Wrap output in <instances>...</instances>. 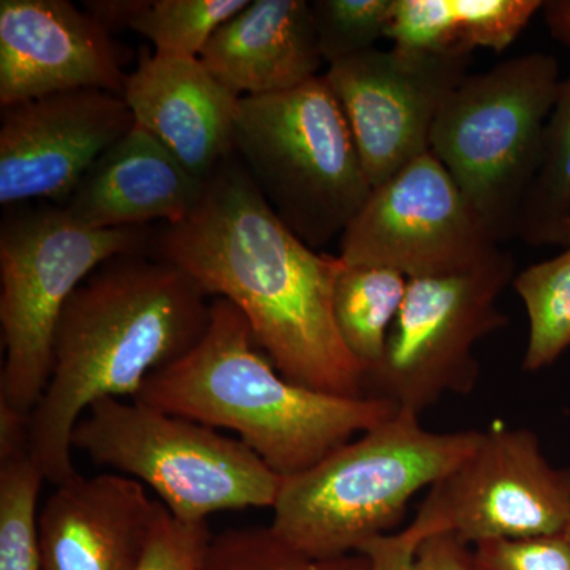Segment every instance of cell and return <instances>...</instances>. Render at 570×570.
<instances>
[{"mask_svg": "<svg viewBox=\"0 0 570 570\" xmlns=\"http://www.w3.org/2000/svg\"><path fill=\"white\" fill-rule=\"evenodd\" d=\"M542 11L551 37L570 48V0H549Z\"/></svg>", "mask_w": 570, "mask_h": 570, "instance_id": "obj_31", "label": "cell"}, {"mask_svg": "<svg viewBox=\"0 0 570 570\" xmlns=\"http://www.w3.org/2000/svg\"><path fill=\"white\" fill-rule=\"evenodd\" d=\"M407 281L384 266L347 264L336 277L333 317L344 346L363 367V374L384 355L390 330L406 296Z\"/></svg>", "mask_w": 570, "mask_h": 570, "instance_id": "obj_20", "label": "cell"}, {"mask_svg": "<svg viewBox=\"0 0 570 570\" xmlns=\"http://www.w3.org/2000/svg\"><path fill=\"white\" fill-rule=\"evenodd\" d=\"M340 246L344 264L384 266L407 279L469 272L502 250L431 151L371 190Z\"/></svg>", "mask_w": 570, "mask_h": 570, "instance_id": "obj_11", "label": "cell"}, {"mask_svg": "<svg viewBox=\"0 0 570 570\" xmlns=\"http://www.w3.org/2000/svg\"><path fill=\"white\" fill-rule=\"evenodd\" d=\"M198 59L236 97L272 96L306 85L324 62L311 2H249L214 32Z\"/></svg>", "mask_w": 570, "mask_h": 570, "instance_id": "obj_18", "label": "cell"}, {"mask_svg": "<svg viewBox=\"0 0 570 570\" xmlns=\"http://www.w3.org/2000/svg\"><path fill=\"white\" fill-rule=\"evenodd\" d=\"M512 285L530 321L523 370L535 373L570 348V246L523 269Z\"/></svg>", "mask_w": 570, "mask_h": 570, "instance_id": "obj_22", "label": "cell"}, {"mask_svg": "<svg viewBox=\"0 0 570 570\" xmlns=\"http://www.w3.org/2000/svg\"><path fill=\"white\" fill-rule=\"evenodd\" d=\"M205 570H367L363 554L313 560L277 538L272 527H243L213 535Z\"/></svg>", "mask_w": 570, "mask_h": 570, "instance_id": "obj_25", "label": "cell"}, {"mask_svg": "<svg viewBox=\"0 0 570 570\" xmlns=\"http://www.w3.org/2000/svg\"><path fill=\"white\" fill-rule=\"evenodd\" d=\"M560 85L558 59L528 52L469 73L434 121L430 151L499 245L515 238Z\"/></svg>", "mask_w": 570, "mask_h": 570, "instance_id": "obj_6", "label": "cell"}, {"mask_svg": "<svg viewBox=\"0 0 570 570\" xmlns=\"http://www.w3.org/2000/svg\"><path fill=\"white\" fill-rule=\"evenodd\" d=\"M472 55L371 48L330 63L324 78L346 115L371 187L430 153L431 132Z\"/></svg>", "mask_w": 570, "mask_h": 570, "instance_id": "obj_12", "label": "cell"}, {"mask_svg": "<svg viewBox=\"0 0 570 570\" xmlns=\"http://www.w3.org/2000/svg\"><path fill=\"white\" fill-rule=\"evenodd\" d=\"M73 449L160 498L184 523L223 510L275 505L283 479L238 439L141 401L105 397L82 415Z\"/></svg>", "mask_w": 570, "mask_h": 570, "instance_id": "obj_7", "label": "cell"}, {"mask_svg": "<svg viewBox=\"0 0 570 570\" xmlns=\"http://www.w3.org/2000/svg\"><path fill=\"white\" fill-rule=\"evenodd\" d=\"M127 77L111 33L67 0L0 2V105L99 89L122 96Z\"/></svg>", "mask_w": 570, "mask_h": 570, "instance_id": "obj_14", "label": "cell"}, {"mask_svg": "<svg viewBox=\"0 0 570 570\" xmlns=\"http://www.w3.org/2000/svg\"><path fill=\"white\" fill-rule=\"evenodd\" d=\"M149 0H89L85 11L108 33L132 29L134 22L146 9Z\"/></svg>", "mask_w": 570, "mask_h": 570, "instance_id": "obj_30", "label": "cell"}, {"mask_svg": "<svg viewBox=\"0 0 570 570\" xmlns=\"http://www.w3.org/2000/svg\"><path fill=\"white\" fill-rule=\"evenodd\" d=\"M557 246H570V212L566 217L564 224H562L560 235H558Z\"/></svg>", "mask_w": 570, "mask_h": 570, "instance_id": "obj_32", "label": "cell"}, {"mask_svg": "<svg viewBox=\"0 0 570 570\" xmlns=\"http://www.w3.org/2000/svg\"><path fill=\"white\" fill-rule=\"evenodd\" d=\"M212 539L206 521L184 523L164 505L138 570H205Z\"/></svg>", "mask_w": 570, "mask_h": 570, "instance_id": "obj_28", "label": "cell"}, {"mask_svg": "<svg viewBox=\"0 0 570 570\" xmlns=\"http://www.w3.org/2000/svg\"><path fill=\"white\" fill-rule=\"evenodd\" d=\"M542 0H395L387 39L393 47L434 55L508 50Z\"/></svg>", "mask_w": 570, "mask_h": 570, "instance_id": "obj_19", "label": "cell"}, {"mask_svg": "<svg viewBox=\"0 0 570 570\" xmlns=\"http://www.w3.org/2000/svg\"><path fill=\"white\" fill-rule=\"evenodd\" d=\"M146 227L94 230L61 206L10 212L0 227V404L29 415L52 367L56 326L73 292L94 269L124 254L146 253Z\"/></svg>", "mask_w": 570, "mask_h": 570, "instance_id": "obj_8", "label": "cell"}, {"mask_svg": "<svg viewBox=\"0 0 570 570\" xmlns=\"http://www.w3.org/2000/svg\"><path fill=\"white\" fill-rule=\"evenodd\" d=\"M472 570H570V540L562 532L478 543L472 550Z\"/></svg>", "mask_w": 570, "mask_h": 570, "instance_id": "obj_29", "label": "cell"}, {"mask_svg": "<svg viewBox=\"0 0 570 570\" xmlns=\"http://www.w3.org/2000/svg\"><path fill=\"white\" fill-rule=\"evenodd\" d=\"M515 277L512 255L455 275L412 277L384 355L363 374V397L422 415L445 395H469L480 367L472 351L504 328L498 298Z\"/></svg>", "mask_w": 570, "mask_h": 570, "instance_id": "obj_9", "label": "cell"}, {"mask_svg": "<svg viewBox=\"0 0 570 570\" xmlns=\"http://www.w3.org/2000/svg\"><path fill=\"white\" fill-rule=\"evenodd\" d=\"M43 482L31 453L0 460V570H41L37 499Z\"/></svg>", "mask_w": 570, "mask_h": 570, "instance_id": "obj_24", "label": "cell"}, {"mask_svg": "<svg viewBox=\"0 0 570 570\" xmlns=\"http://www.w3.org/2000/svg\"><path fill=\"white\" fill-rule=\"evenodd\" d=\"M206 181L190 174L148 130L135 124L94 164L61 206L94 230L178 224L200 204Z\"/></svg>", "mask_w": 570, "mask_h": 570, "instance_id": "obj_17", "label": "cell"}, {"mask_svg": "<svg viewBox=\"0 0 570 570\" xmlns=\"http://www.w3.org/2000/svg\"><path fill=\"white\" fill-rule=\"evenodd\" d=\"M163 502L122 474L75 478L39 513L41 570H138Z\"/></svg>", "mask_w": 570, "mask_h": 570, "instance_id": "obj_15", "label": "cell"}, {"mask_svg": "<svg viewBox=\"0 0 570 570\" xmlns=\"http://www.w3.org/2000/svg\"><path fill=\"white\" fill-rule=\"evenodd\" d=\"M474 547L450 532L420 539L411 530L367 540L356 553L367 570H472Z\"/></svg>", "mask_w": 570, "mask_h": 570, "instance_id": "obj_27", "label": "cell"}, {"mask_svg": "<svg viewBox=\"0 0 570 570\" xmlns=\"http://www.w3.org/2000/svg\"><path fill=\"white\" fill-rule=\"evenodd\" d=\"M409 530L469 543L562 534L570 528V469L554 468L528 428L493 425L428 491Z\"/></svg>", "mask_w": 570, "mask_h": 570, "instance_id": "obj_10", "label": "cell"}, {"mask_svg": "<svg viewBox=\"0 0 570 570\" xmlns=\"http://www.w3.org/2000/svg\"><path fill=\"white\" fill-rule=\"evenodd\" d=\"M151 246L209 298L230 302L287 381L363 397V367L333 317V288L344 262L305 245L236 154L206 181L197 208L181 223L164 224Z\"/></svg>", "mask_w": 570, "mask_h": 570, "instance_id": "obj_1", "label": "cell"}, {"mask_svg": "<svg viewBox=\"0 0 570 570\" xmlns=\"http://www.w3.org/2000/svg\"><path fill=\"white\" fill-rule=\"evenodd\" d=\"M566 535H568L569 540H570V528L568 531H566Z\"/></svg>", "mask_w": 570, "mask_h": 570, "instance_id": "obj_33", "label": "cell"}, {"mask_svg": "<svg viewBox=\"0 0 570 570\" xmlns=\"http://www.w3.org/2000/svg\"><path fill=\"white\" fill-rule=\"evenodd\" d=\"M234 149L281 220L314 250L344 234L373 190L324 75L292 91L239 97Z\"/></svg>", "mask_w": 570, "mask_h": 570, "instance_id": "obj_5", "label": "cell"}, {"mask_svg": "<svg viewBox=\"0 0 570 570\" xmlns=\"http://www.w3.org/2000/svg\"><path fill=\"white\" fill-rule=\"evenodd\" d=\"M135 400L235 431L281 478L316 466L400 412L385 401L330 395L287 381L255 343L246 317L224 298H213L200 343L154 371Z\"/></svg>", "mask_w": 570, "mask_h": 570, "instance_id": "obj_3", "label": "cell"}, {"mask_svg": "<svg viewBox=\"0 0 570 570\" xmlns=\"http://www.w3.org/2000/svg\"><path fill=\"white\" fill-rule=\"evenodd\" d=\"M570 212V75L561 80L543 132L542 157L515 225V238L530 246L557 245Z\"/></svg>", "mask_w": 570, "mask_h": 570, "instance_id": "obj_21", "label": "cell"}, {"mask_svg": "<svg viewBox=\"0 0 570 570\" xmlns=\"http://www.w3.org/2000/svg\"><path fill=\"white\" fill-rule=\"evenodd\" d=\"M395 0H314L311 2L324 62L371 50L387 37Z\"/></svg>", "mask_w": 570, "mask_h": 570, "instance_id": "obj_26", "label": "cell"}, {"mask_svg": "<svg viewBox=\"0 0 570 570\" xmlns=\"http://www.w3.org/2000/svg\"><path fill=\"white\" fill-rule=\"evenodd\" d=\"M250 0H149L132 31L146 37L159 58L198 59L214 32Z\"/></svg>", "mask_w": 570, "mask_h": 570, "instance_id": "obj_23", "label": "cell"}, {"mask_svg": "<svg viewBox=\"0 0 570 570\" xmlns=\"http://www.w3.org/2000/svg\"><path fill=\"white\" fill-rule=\"evenodd\" d=\"M122 97L135 124L202 181L234 156L239 97L220 85L200 59L159 58L142 51Z\"/></svg>", "mask_w": 570, "mask_h": 570, "instance_id": "obj_16", "label": "cell"}, {"mask_svg": "<svg viewBox=\"0 0 570 570\" xmlns=\"http://www.w3.org/2000/svg\"><path fill=\"white\" fill-rule=\"evenodd\" d=\"M212 302L154 254L118 255L82 281L63 306L50 381L29 414V453L47 482L58 487L78 474L71 434L92 404L135 400L154 371L200 343Z\"/></svg>", "mask_w": 570, "mask_h": 570, "instance_id": "obj_2", "label": "cell"}, {"mask_svg": "<svg viewBox=\"0 0 570 570\" xmlns=\"http://www.w3.org/2000/svg\"><path fill=\"white\" fill-rule=\"evenodd\" d=\"M134 126L124 97L99 89L2 108L0 204H66L94 164Z\"/></svg>", "mask_w": 570, "mask_h": 570, "instance_id": "obj_13", "label": "cell"}, {"mask_svg": "<svg viewBox=\"0 0 570 570\" xmlns=\"http://www.w3.org/2000/svg\"><path fill=\"white\" fill-rule=\"evenodd\" d=\"M480 433H434L400 411L316 466L284 478L272 530L313 560L354 554L367 540L393 534L411 499L466 459Z\"/></svg>", "mask_w": 570, "mask_h": 570, "instance_id": "obj_4", "label": "cell"}]
</instances>
